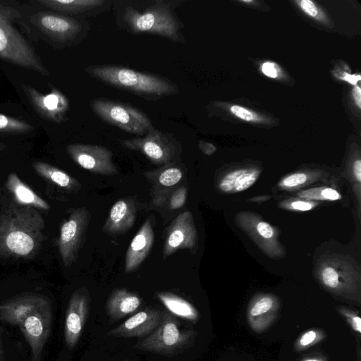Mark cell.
<instances>
[{"mask_svg": "<svg viewBox=\"0 0 361 361\" xmlns=\"http://www.w3.org/2000/svg\"><path fill=\"white\" fill-rule=\"evenodd\" d=\"M45 222L35 208L11 202L0 212V255L28 259L44 239Z\"/></svg>", "mask_w": 361, "mask_h": 361, "instance_id": "6da1fadb", "label": "cell"}, {"mask_svg": "<svg viewBox=\"0 0 361 361\" xmlns=\"http://www.w3.org/2000/svg\"><path fill=\"white\" fill-rule=\"evenodd\" d=\"M0 320L20 327L31 348V361H40L51 327L49 299L35 293L13 298L0 304Z\"/></svg>", "mask_w": 361, "mask_h": 361, "instance_id": "7a4b0ae2", "label": "cell"}, {"mask_svg": "<svg viewBox=\"0 0 361 361\" xmlns=\"http://www.w3.org/2000/svg\"><path fill=\"white\" fill-rule=\"evenodd\" d=\"M85 71L92 78L107 85L147 100L154 101L179 92L177 85L169 78L128 67L94 65L87 67Z\"/></svg>", "mask_w": 361, "mask_h": 361, "instance_id": "3957f363", "label": "cell"}, {"mask_svg": "<svg viewBox=\"0 0 361 361\" xmlns=\"http://www.w3.org/2000/svg\"><path fill=\"white\" fill-rule=\"evenodd\" d=\"M171 2L156 0L151 5H129L120 13L121 27L135 35H153L174 42L185 43L183 25L175 14Z\"/></svg>", "mask_w": 361, "mask_h": 361, "instance_id": "277c9868", "label": "cell"}, {"mask_svg": "<svg viewBox=\"0 0 361 361\" xmlns=\"http://www.w3.org/2000/svg\"><path fill=\"white\" fill-rule=\"evenodd\" d=\"M20 17L13 8L0 1V58L19 66L49 75L33 48L14 27V20Z\"/></svg>", "mask_w": 361, "mask_h": 361, "instance_id": "5b68a950", "label": "cell"}, {"mask_svg": "<svg viewBox=\"0 0 361 361\" xmlns=\"http://www.w3.org/2000/svg\"><path fill=\"white\" fill-rule=\"evenodd\" d=\"M90 105L101 120L127 133L142 136L153 126L150 118L142 111L129 104L97 98L92 99Z\"/></svg>", "mask_w": 361, "mask_h": 361, "instance_id": "8992f818", "label": "cell"}, {"mask_svg": "<svg viewBox=\"0 0 361 361\" xmlns=\"http://www.w3.org/2000/svg\"><path fill=\"white\" fill-rule=\"evenodd\" d=\"M124 147L138 151L155 164L172 163L180 152V142L171 133H165L153 126L143 137L121 141Z\"/></svg>", "mask_w": 361, "mask_h": 361, "instance_id": "52a82bcc", "label": "cell"}, {"mask_svg": "<svg viewBox=\"0 0 361 361\" xmlns=\"http://www.w3.org/2000/svg\"><path fill=\"white\" fill-rule=\"evenodd\" d=\"M90 219L89 211L84 208L73 210L61 226L57 241L59 252L66 267L76 260Z\"/></svg>", "mask_w": 361, "mask_h": 361, "instance_id": "ba28073f", "label": "cell"}, {"mask_svg": "<svg viewBox=\"0 0 361 361\" xmlns=\"http://www.w3.org/2000/svg\"><path fill=\"white\" fill-rule=\"evenodd\" d=\"M190 336V331L180 329L177 320L171 313L163 312L157 328L137 347L152 353H172L186 345Z\"/></svg>", "mask_w": 361, "mask_h": 361, "instance_id": "9c48e42d", "label": "cell"}, {"mask_svg": "<svg viewBox=\"0 0 361 361\" xmlns=\"http://www.w3.org/2000/svg\"><path fill=\"white\" fill-rule=\"evenodd\" d=\"M66 151L74 162L92 173L109 176L118 173L112 152L105 147L74 143L68 145Z\"/></svg>", "mask_w": 361, "mask_h": 361, "instance_id": "30bf717a", "label": "cell"}, {"mask_svg": "<svg viewBox=\"0 0 361 361\" xmlns=\"http://www.w3.org/2000/svg\"><path fill=\"white\" fill-rule=\"evenodd\" d=\"M22 88L39 116L56 123L66 120L69 101L59 90L53 88L49 93L42 94L30 85H23Z\"/></svg>", "mask_w": 361, "mask_h": 361, "instance_id": "8fae6325", "label": "cell"}, {"mask_svg": "<svg viewBox=\"0 0 361 361\" xmlns=\"http://www.w3.org/2000/svg\"><path fill=\"white\" fill-rule=\"evenodd\" d=\"M197 242V231L192 214L184 212L176 216L168 228L164 245V258L179 250H194Z\"/></svg>", "mask_w": 361, "mask_h": 361, "instance_id": "7c38bea8", "label": "cell"}, {"mask_svg": "<svg viewBox=\"0 0 361 361\" xmlns=\"http://www.w3.org/2000/svg\"><path fill=\"white\" fill-rule=\"evenodd\" d=\"M90 298L86 290L80 289L71 296L66 311L64 336L70 348L78 343L89 312Z\"/></svg>", "mask_w": 361, "mask_h": 361, "instance_id": "4fadbf2b", "label": "cell"}, {"mask_svg": "<svg viewBox=\"0 0 361 361\" xmlns=\"http://www.w3.org/2000/svg\"><path fill=\"white\" fill-rule=\"evenodd\" d=\"M33 23L50 38L61 42L73 39L81 32V24L69 16L40 12L32 17Z\"/></svg>", "mask_w": 361, "mask_h": 361, "instance_id": "5bb4252c", "label": "cell"}, {"mask_svg": "<svg viewBox=\"0 0 361 361\" xmlns=\"http://www.w3.org/2000/svg\"><path fill=\"white\" fill-rule=\"evenodd\" d=\"M161 317L162 312L147 308L108 331L107 335L114 337H135L149 334L157 328Z\"/></svg>", "mask_w": 361, "mask_h": 361, "instance_id": "9a60e30c", "label": "cell"}, {"mask_svg": "<svg viewBox=\"0 0 361 361\" xmlns=\"http://www.w3.org/2000/svg\"><path fill=\"white\" fill-rule=\"evenodd\" d=\"M154 231L149 219L142 225L133 238L126 255L125 272L135 270L145 259L154 243Z\"/></svg>", "mask_w": 361, "mask_h": 361, "instance_id": "2e32d148", "label": "cell"}, {"mask_svg": "<svg viewBox=\"0 0 361 361\" xmlns=\"http://www.w3.org/2000/svg\"><path fill=\"white\" fill-rule=\"evenodd\" d=\"M136 208L132 200L121 199L111 208L107 219L103 226L104 233L109 235H119L130 230L134 225Z\"/></svg>", "mask_w": 361, "mask_h": 361, "instance_id": "e0dca14e", "label": "cell"}, {"mask_svg": "<svg viewBox=\"0 0 361 361\" xmlns=\"http://www.w3.org/2000/svg\"><path fill=\"white\" fill-rule=\"evenodd\" d=\"M5 186L13 196L16 203L43 210L50 209L49 204L25 185L15 173H9Z\"/></svg>", "mask_w": 361, "mask_h": 361, "instance_id": "ac0fdd59", "label": "cell"}, {"mask_svg": "<svg viewBox=\"0 0 361 361\" xmlns=\"http://www.w3.org/2000/svg\"><path fill=\"white\" fill-rule=\"evenodd\" d=\"M140 297L124 288L116 289L109 296L106 310L114 319H120L135 312L140 305Z\"/></svg>", "mask_w": 361, "mask_h": 361, "instance_id": "d6986e66", "label": "cell"}, {"mask_svg": "<svg viewBox=\"0 0 361 361\" xmlns=\"http://www.w3.org/2000/svg\"><path fill=\"white\" fill-rule=\"evenodd\" d=\"M35 171L49 182L66 190L78 188V181L65 171L43 161H35L32 164Z\"/></svg>", "mask_w": 361, "mask_h": 361, "instance_id": "ffe728a7", "label": "cell"}, {"mask_svg": "<svg viewBox=\"0 0 361 361\" xmlns=\"http://www.w3.org/2000/svg\"><path fill=\"white\" fill-rule=\"evenodd\" d=\"M259 171L240 169L226 174L219 183L220 189L226 192H240L250 188L257 180Z\"/></svg>", "mask_w": 361, "mask_h": 361, "instance_id": "44dd1931", "label": "cell"}, {"mask_svg": "<svg viewBox=\"0 0 361 361\" xmlns=\"http://www.w3.org/2000/svg\"><path fill=\"white\" fill-rule=\"evenodd\" d=\"M157 298L171 314L177 317L192 321L198 317L192 305L177 295L169 292H159Z\"/></svg>", "mask_w": 361, "mask_h": 361, "instance_id": "7402d4cb", "label": "cell"}, {"mask_svg": "<svg viewBox=\"0 0 361 361\" xmlns=\"http://www.w3.org/2000/svg\"><path fill=\"white\" fill-rule=\"evenodd\" d=\"M38 3L50 9L66 13L76 14L94 9L104 3V0H39Z\"/></svg>", "mask_w": 361, "mask_h": 361, "instance_id": "603a6c76", "label": "cell"}, {"mask_svg": "<svg viewBox=\"0 0 361 361\" xmlns=\"http://www.w3.org/2000/svg\"><path fill=\"white\" fill-rule=\"evenodd\" d=\"M153 172V171H152ZM157 175L155 183L158 188L163 189V192H167L177 185L183 177L182 170L173 162L165 165L162 169L153 172Z\"/></svg>", "mask_w": 361, "mask_h": 361, "instance_id": "cb8c5ba5", "label": "cell"}, {"mask_svg": "<svg viewBox=\"0 0 361 361\" xmlns=\"http://www.w3.org/2000/svg\"><path fill=\"white\" fill-rule=\"evenodd\" d=\"M33 130L26 121L0 114V133L24 134Z\"/></svg>", "mask_w": 361, "mask_h": 361, "instance_id": "d4e9b609", "label": "cell"}, {"mask_svg": "<svg viewBox=\"0 0 361 361\" xmlns=\"http://www.w3.org/2000/svg\"><path fill=\"white\" fill-rule=\"evenodd\" d=\"M322 279L324 283L331 288H334L339 283V274L333 266L326 265L322 269Z\"/></svg>", "mask_w": 361, "mask_h": 361, "instance_id": "484cf974", "label": "cell"}, {"mask_svg": "<svg viewBox=\"0 0 361 361\" xmlns=\"http://www.w3.org/2000/svg\"><path fill=\"white\" fill-rule=\"evenodd\" d=\"M187 191L185 187H180L174 190L170 195L169 207L174 210L183 206L186 200Z\"/></svg>", "mask_w": 361, "mask_h": 361, "instance_id": "4316f807", "label": "cell"}, {"mask_svg": "<svg viewBox=\"0 0 361 361\" xmlns=\"http://www.w3.org/2000/svg\"><path fill=\"white\" fill-rule=\"evenodd\" d=\"M230 111L236 117L245 121H254L257 119V116L255 114L239 105L231 106Z\"/></svg>", "mask_w": 361, "mask_h": 361, "instance_id": "83f0119b", "label": "cell"}, {"mask_svg": "<svg viewBox=\"0 0 361 361\" xmlns=\"http://www.w3.org/2000/svg\"><path fill=\"white\" fill-rule=\"evenodd\" d=\"M306 180L307 176L305 173H294L285 178L281 185L287 188H293L304 183Z\"/></svg>", "mask_w": 361, "mask_h": 361, "instance_id": "f1b7e54d", "label": "cell"}, {"mask_svg": "<svg viewBox=\"0 0 361 361\" xmlns=\"http://www.w3.org/2000/svg\"><path fill=\"white\" fill-rule=\"evenodd\" d=\"M272 305V301L269 298H264L259 300L251 310V314L257 316L267 312Z\"/></svg>", "mask_w": 361, "mask_h": 361, "instance_id": "f546056e", "label": "cell"}, {"mask_svg": "<svg viewBox=\"0 0 361 361\" xmlns=\"http://www.w3.org/2000/svg\"><path fill=\"white\" fill-rule=\"evenodd\" d=\"M301 9L308 16L315 18L319 11L315 4L310 0H302L299 2Z\"/></svg>", "mask_w": 361, "mask_h": 361, "instance_id": "4dcf8cb0", "label": "cell"}, {"mask_svg": "<svg viewBox=\"0 0 361 361\" xmlns=\"http://www.w3.org/2000/svg\"><path fill=\"white\" fill-rule=\"evenodd\" d=\"M257 231L262 237L267 239L271 238L274 234L272 227L264 221H261L257 224Z\"/></svg>", "mask_w": 361, "mask_h": 361, "instance_id": "1f68e13d", "label": "cell"}, {"mask_svg": "<svg viewBox=\"0 0 361 361\" xmlns=\"http://www.w3.org/2000/svg\"><path fill=\"white\" fill-rule=\"evenodd\" d=\"M262 71L266 76L271 78H276L279 74L276 64L269 61L262 64Z\"/></svg>", "mask_w": 361, "mask_h": 361, "instance_id": "d6a6232c", "label": "cell"}, {"mask_svg": "<svg viewBox=\"0 0 361 361\" xmlns=\"http://www.w3.org/2000/svg\"><path fill=\"white\" fill-rule=\"evenodd\" d=\"M321 196L323 199L336 200L341 198V195L334 189L330 188H324L321 191Z\"/></svg>", "mask_w": 361, "mask_h": 361, "instance_id": "836d02e7", "label": "cell"}, {"mask_svg": "<svg viewBox=\"0 0 361 361\" xmlns=\"http://www.w3.org/2000/svg\"><path fill=\"white\" fill-rule=\"evenodd\" d=\"M291 207L297 210L307 211L312 208V204L305 201H295L291 204Z\"/></svg>", "mask_w": 361, "mask_h": 361, "instance_id": "e575fe53", "label": "cell"}, {"mask_svg": "<svg viewBox=\"0 0 361 361\" xmlns=\"http://www.w3.org/2000/svg\"><path fill=\"white\" fill-rule=\"evenodd\" d=\"M316 337V334L314 331H309L304 334L300 339V343L302 345H306L312 343Z\"/></svg>", "mask_w": 361, "mask_h": 361, "instance_id": "d590c367", "label": "cell"}, {"mask_svg": "<svg viewBox=\"0 0 361 361\" xmlns=\"http://www.w3.org/2000/svg\"><path fill=\"white\" fill-rule=\"evenodd\" d=\"M353 99L359 109L361 108V89L358 85H356L353 90Z\"/></svg>", "mask_w": 361, "mask_h": 361, "instance_id": "8d00e7d4", "label": "cell"}, {"mask_svg": "<svg viewBox=\"0 0 361 361\" xmlns=\"http://www.w3.org/2000/svg\"><path fill=\"white\" fill-rule=\"evenodd\" d=\"M199 147L206 154H211L215 150V147L212 144L203 141L199 142Z\"/></svg>", "mask_w": 361, "mask_h": 361, "instance_id": "74e56055", "label": "cell"}, {"mask_svg": "<svg viewBox=\"0 0 361 361\" xmlns=\"http://www.w3.org/2000/svg\"><path fill=\"white\" fill-rule=\"evenodd\" d=\"M353 172L356 179L360 182L361 180V161H355L353 165Z\"/></svg>", "mask_w": 361, "mask_h": 361, "instance_id": "f35d334b", "label": "cell"}, {"mask_svg": "<svg viewBox=\"0 0 361 361\" xmlns=\"http://www.w3.org/2000/svg\"><path fill=\"white\" fill-rule=\"evenodd\" d=\"M341 78L353 85H356L357 82L360 80V75L345 74V76L341 77Z\"/></svg>", "mask_w": 361, "mask_h": 361, "instance_id": "ab89813d", "label": "cell"}, {"mask_svg": "<svg viewBox=\"0 0 361 361\" xmlns=\"http://www.w3.org/2000/svg\"><path fill=\"white\" fill-rule=\"evenodd\" d=\"M353 322L355 325V329L360 332L361 331V319L358 317H355L353 318Z\"/></svg>", "mask_w": 361, "mask_h": 361, "instance_id": "60d3db41", "label": "cell"}, {"mask_svg": "<svg viewBox=\"0 0 361 361\" xmlns=\"http://www.w3.org/2000/svg\"><path fill=\"white\" fill-rule=\"evenodd\" d=\"M6 148V145L3 142H0V152Z\"/></svg>", "mask_w": 361, "mask_h": 361, "instance_id": "b9f144b4", "label": "cell"}, {"mask_svg": "<svg viewBox=\"0 0 361 361\" xmlns=\"http://www.w3.org/2000/svg\"><path fill=\"white\" fill-rule=\"evenodd\" d=\"M0 361H2V355H1V350H0Z\"/></svg>", "mask_w": 361, "mask_h": 361, "instance_id": "7bdbcfd3", "label": "cell"}, {"mask_svg": "<svg viewBox=\"0 0 361 361\" xmlns=\"http://www.w3.org/2000/svg\"><path fill=\"white\" fill-rule=\"evenodd\" d=\"M305 361H319V360H305Z\"/></svg>", "mask_w": 361, "mask_h": 361, "instance_id": "ee69618b", "label": "cell"}]
</instances>
